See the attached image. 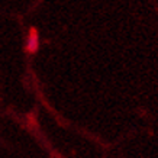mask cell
I'll list each match as a JSON object with an SVG mask.
<instances>
[{
    "instance_id": "6da1fadb",
    "label": "cell",
    "mask_w": 158,
    "mask_h": 158,
    "mask_svg": "<svg viewBox=\"0 0 158 158\" xmlns=\"http://www.w3.org/2000/svg\"><path fill=\"white\" fill-rule=\"evenodd\" d=\"M25 49L28 54H35L39 49V34L35 28H31L26 36V42H25Z\"/></svg>"
}]
</instances>
